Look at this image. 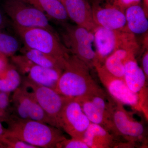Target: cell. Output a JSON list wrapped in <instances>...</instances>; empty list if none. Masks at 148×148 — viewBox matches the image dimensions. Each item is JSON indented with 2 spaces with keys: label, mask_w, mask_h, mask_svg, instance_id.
<instances>
[{
  "label": "cell",
  "mask_w": 148,
  "mask_h": 148,
  "mask_svg": "<svg viewBox=\"0 0 148 148\" xmlns=\"http://www.w3.org/2000/svg\"><path fill=\"white\" fill-rule=\"evenodd\" d=\"M93 17L98 26L109 30H117L126 27L124 12L110 4L104 6L91 5Z\"/></svg>",
  "instance_id": "13"
},
{
  "label": "cell",
  "mask_w": 148,
  "mask_h": 148,
  "mask_svg": "<svg viewBox=\"0 0 148 148\" xmlns=\"http://www.w3.org/2000/svg\"><path fill=\"white\" fill-rule=\"evenodd\" d=\"M61 130L41 122L13 116L5 133L36 148H53L66 138Z\"/></svg>",
  "instance_id": "2"
},
{
  "label": "cell",
  "mask_w": 148,
  "mask_h": 148,
  "mask_svg": "<svg viewBox=\"0 0 148 148\" xmlns=\"http://www.w3.org/2000/svg\"><path fill=\"white\" fill-rule=\"evenodd\" d=\"M14 92V107L16 117L21 119H29L28 112L31 92H29L28 88L24 86L18 88Z\"/></svg>",
  "instance_id": "20"
},
{
  "label": "cell",
  "mask_w": 148,
  "mask_h": 148,
  "mask_svg": "<svg viewBox=\"0 0 148 148\" xmlns=\"http://www.w3.org/2000/svg\"><path fill=\"white\" fill-rule=\"evenodd\" d=\"M23 0H5L3 8L14 24L23 27H39L51 30L47 16Z\"/></svg>",
  "instance_id": "7"
},
{
  "label": "cell",
  "mask_w": 148,
  "mask_h": 148,
  "mask_svg": "<svg viewBox=\"0 0 148 148\" xmlns=\"http://www.w3.org/2000/svg\"><path fill=\"white\" fill-rule=\"evenodd\" d=\"M41 9L56 20L66 21L69 17L65 7L59 0H38Z\"/></svg>",
  "instance_id": "22"
},
{
  "label": "cell",
  "mask_w": 148,
  "mask_h": 148,
  "mask_svg": "<svg viewBox=\"0 0 148 148\" xmlns=\"http://www.w3.org/2000/svg\"><path fill=\"white\" fill-rule=\"evenodd\" d=\"M63 71L34 64L28 72L27 78L37 84L55 90Z\"/></svg>",
  "instance_id": "17"
},
{
  "label": "cell",
  "mask_w": 148,
  "mask_h": 148,
  "mask_svg": "<svg viewBox=\"0 0 148 148\" xmlns=\"http://www.w3.org/2000/svg\"><path fill=\"white\" fill-rule=\"evenodd\" d=\"M90 123L78 100L69 98L61 112L59 128L72 138L82 140Z\"/></svg>",
  "instance_id": "10"
},
{
  "label": "cell",
  "mask_w": 148,
  "mask_h": 148,
  "mask_svg": "<svg viewBox=\"0 0 148 148\" xmlns=\"http://www.w3.org/2000/svg\"><path fill=\"white\" fill-rule=\"evenodd\" d=\"M23 84L27 88L32 89L37 102L51 120L54 126L60 129L61 112L69 98L61 95L54 89L37 84L28 78L24 80Z\"/></svg>",
  "instance_id": "8"
},
{
  "label": "cell",
  "mask_w": 148,
  "mask_h": 148,
  "mask_svg": "<svg viewBox=\"0 0 148 148\" xmlns=\"http://www.w3.org/2000/svg\"><path fill=\"white\" fill-rule=\"evenodd\" d=\"M144 1V5H145V10H146L148 8V0H143Z\"/></svg>",
  "instance_id": "34"
},
{
  "label": "cell",
  "mask_w": 148,
  "mask_h": 148,
  "mask_svg": "<svg viewBox=\"0 0 148 148\" xmlns=\"http://www.w3.org/2000/svg\"><path fill=\"white\" fill-rule=\"evenodd\" d=\"M126 26L134 34H144L148 31V21L145 9L140 5L129 7L125 11Z\"/></svg>",
  "instance_id": "18"
},
{
  "label": "cell",
  "mask_w": 148,
  "mask_h": 148,
  "mask_svg": "<svg viewBox=\"0 0 148 148\" xmlns=\"http://www.w3.org/2000/svg\"><path fill=\"white\" fill-rule=\"evenodd\" d=\"M71 139L65 138L57 144V148H89L82 140L72 138Z\"/></svg>",
  "instance_id": "25"
},
{
  "label": "cell",
  "mask_w": 148,
  "mask_h": 148,
  "mask_svg": "<svg viewBox=\"0 0 148 148\" xmlns=\"http://www.w3.org/2000/svg\"><path fill=\"white\" fill-rule=\"evenodd\" d=\"M59 1H62V0H59Z\"/></svg>",
  "instance_id": "35"
},
{
  "label": "cell",
  "mask_w": 148,
  "mask_h": 148,
  "mask_svg": "<svg viewBox=\"0 0 148 148\" xmlns=\"http://www.w3.org/2000/svg\"><path fill=\"white\" fill-rule=\"evenodd\" d=\"M93 33L97 60L95 66L102 65L107 57L118 49H127L138 51L139 48L135 35L127 26L112 30L98 26Z\"/></svg>",
  "instance_id": "4"
},
{
  "label": "cell",
  "mask_w": 148,
  "mask_h": 148,
  "mask_svg": "<svg viewBox=\"0 0 148 148\" xmlns=\"http://www.w3.org/2000/svg\"><path fill=\"white\" fill-rule=\"evenodd\" d=\"M68 17L77 25L93 33L98 25L93 17L92 7L88 0H62Z\"/></svg>",
  "instance_id": "12"
},
{
  "label": "cell",
  "mask_w": 148,
  "mask_h": 148,
  "mask_svg": "<svg viewBox=\"0 0 148 148\" xmlns=\"http://www.w3.org/2000/svg\"><path fill=\"white\" fill-rule=\"evenodd\" d=\"M137 52V51L127 49H118L107 57L101 66L113 76L123 79L125 62L135 56Z\"/></svg>",
  "instance_id": "16"
},
{
  "label": "cell",
  "mask_w": 148,
  "mask_h": 148,
  "mask_svg": "<svg viewBox=\"0 0 148 148\" xmlns=\"http://www.w3.org/2000/svg\"><path fill=\"white\" fill-rule=\"evenodd\" d=\"M7 147L10 148H36L34 146L19 140L18 138L5 133L0 138Z\"/></svg>",
  "instance_id": "24"
},
{
  "label": "cell",
  "mask_w": 148,
  "mask_h": 148,
  "mask_svg": "<svg viewBox=\"0 0 148 148\" xmlns=\"http://www.w3.org/2000/svg\"><path fill=\"white\" fill-rule=\"evenodd\" d=\"M104 1L105 0H88L91 5L100 4L101 3L104 2ZM107 1L108 2L110 0H107Z\"/></svg>",
  "instance_id": "32"
},
{
  "label": "cell",
  "mask_w": 148,
  "mask_h": 148,
  "mask_svg": "<svg viewBox=\"0 0 148 148\" xmlns=\"http://www.w3.org/2000/svg\"><path fill=\"white\" fill-rule=\"evenodd\" d=\"M76 99L79 102L83 111L90 122L104 127L113 135L116 140H117L112 120L105 115L86 95Z\"/></svg>",
  "instance_id": "15"
},
{
  "label": "cell",
  "mask_w": 148,
  "mask_h": 148,
  "mask_svg": "<svg viewBox=\"0 0 148 148\" xmlns=\"http://www.w3.org/2000/svg\"><path fill=\"white\" fill-rule=\"evenodd\" d=\"M12 59L14 63L23 74L28 73L30 68L34 64L25 55L13 56Z\"/></svg>",
  "instance_id": "26"
},
{
  "label": "cell",
  "mask_w": 148,
  "mask_h": 148,
  "mask_svg": "<svg viewBox=\"0 0 148 148\" xmlns=\"http://www.w3.org/2000/svg\"><path fill=\"white\" fill-rule=\"evenodd\" d=\"M135 57L132 56L125 62L123 79L130 89L138 95L143 114L147 119L148 80L143 69L138 65Z\"/></svg>",
  "instance_id": "11"
},
{
  "label": "cell",
  "mask_w": 148,
  "mask_h": 148,
  "mask_svg": "<svg viewBox=\"0 0 148 148\" xmlns=\"http://www.w3.org/2000/svg\"><path fill=\"white\" fill-rule=\"evenodd\" d=\"M90 69L82 61L71 53L55 90L65 97L78 98L88 95L99 87L90 74Z\"/></svg>",
  "instance_id": "1"
},
{
  "label": "cell",
  "mask_w": 148,
  "mask_h": 148,
  "mask_svg": "<svg viewBox=\"0 0 148 148\" xmlns=\"http://www.w3.org/2000/svg\"><path fill=\"white\" fill-rule=\"evenodd\" d=\"M82 140L89 148L115 147L117 143L113 135L107 130L92 123L85 132Z\"/></svg>",
  "instance_id": "14"
},
{
  "label": "cell",
  "mask_w": 148,
  "mask_h": 148,
  "mask_svg": "<svg viewBox=\"0 0 148 148\" xmlns=\"http://www.w3.org/2000/svg\"><path fill=\"white\" fill-rule=\"evenodd\" d=\"M64 38L71 54L82 61L90 70L95 69L97 60L93 49L94 36L92 32L77 25L69 26L66 27Z\"/></svg>",
  "instance_id": "5"
},
{
  "label": "cell",
  "mask_w": 148,
  "mask_h": 148,
  "mask_svg": "<svg viewBox=\"0 0 148 148\" xmlns=\"http://www.w3.org/2000/svg\"><path fill=\"white\" fill-rule=\"evenodd\" d=\"M141 0H110L108 3L124 12L131 6L140 5Z\"/></svg>",
  "instance_id": "27"
},
{
  "label": "cell",
  "mask_w": 148,
  "mask_h": 148,
  "mask_svg": "<svg viewBox=\"0 0 148 148\" xmlns=\"http://www.w3.org/2000/svg\"><path fill=\"white\" fill-rule=\"evenodd\" d=\"M95 69L111 98L122 105L129 106L135 110L143 113L140 98L130 89L123 79L113 76L100 65L95 66Z\"/></svg>",
  "instance_id": "9"
},
{
  "label": "cell",
  "mask_w": 148,
  "mask_h": 148,
  "mask_svg": "<svg viewBox=\"0 0 148 148\" xmlns=\"http://www.w3.org/2000/svg\"><path fill=\"white\" fill-rule=\"evenodd\" d=\"M112 118L117 139L122 137L132 146L137 143H144L146 135L144 125L134 119L123 105L112 98Z\"/></svg>",
  "instance_id": "6"
},
{
  "label": "cell",
  "mask_w": 148,
  "mask_h": 148,
  "mask_svg": "<svg viewBox=\"0 0 148 148\" xmlns=\"http://www.w3.org/2000/svg\"><path fill=\"white\" fill-rule=\"evenodd\" d=\"M9 92H0V110L3 111L7 108L9 104Z\"/></svg>",
  "instance_id": "28"
},
{
  "label": "cell",
  "mask_w": 148,
  "mask_h": 148,
  "mask_svg": "<svg viewBox=\"0 0 148 148\" xmlns=\"http://www.w3.org/2000/svg\"><path fill=\"white\" fill-rule=\"evenodd\" d=\"M142 66L143 72L145 74L146 78L148 80V51H146L143 56L142 58Z\"/></svg>",
  "instance_id": "29"
},
{
  "label": "cell",
  "mask_w": 148,
  "mask_h": 148,
  "mask_svg": "<svg viewBox=\"0 0 148 148\" xmlns=\"http://www.w3.org/2000/svg\"><path fill=\"white\" fill-rule=\"evenodd\" d=\"M23 51L24 55L35 64L45 68L64 70L66 61H60L52 56L27 47Z\"/></svg>",
  "instance_id": "19"
},
{
  "label": "cell",
  "mask_w": 148,
  "mask_h": 148,
  "mask_svg": "<svg viewBox=\"0 0 148 148\" xmlns=\"http://www.w3.org/2000/svg\"><path fill=\"white\" fill-rule=\"evenodd\" d=\"M7 21L2 13L0 11V30L3 29L6 26Z\"/></svg>",
  "instance_id": "30"
},
{
  "label": "cell",
  "mask_w": 148,
  "mask_h": 148,
  "mask_svg": "<svg viewBox=\"0 0 148 148\" xmlns=\"http://www.w3.org/2000/svg\"><path fill=\"white\" fill-rule=\"evenodd\" d=\"M23 1L28 3L32 5L36 8L40 10V7L38 0H23Z\"/></svg>",
  "instance_id": "31"
},
{
  "label": "cell",
  "mask_w": 148,
  "mask_h": 148,
  "mask_svg": "<svg viewBox=\"0 0 148 148\" xmlns=\"http://www.w3.org/2000/svg\"><path fill=\"white\" fill-rule=\"evenodd\" d=\"M4 133V130L3 129L2 125L1 123V122H0V138Z\"/></svg>",
  "instance_id": "33"
},
{
  "label": "cell",
  "mask_w": 148,
  "mask_h": 148,
  "mask_svg": "<svg viewBox=\"0 0 148 148\" xmlns=\"http://www.w3.org/2000/svg\"><path fill=\"white\" fill-rule=\"evenodd\" d=\"M19 49V43L15 38L0 32V53L6 56H11Z\"/></svg>",
  "instance_id": "23"
},
{
  "label": "cell",
  "mask_w": 148,
  "mask_h": 148,
  "mask_svg": "<svg viewBox=\"0 0 148 148\" xmlns=\"http://www.w3.org/2000/svg\"><path fill=\"white\" fill-rule=\"evenodd\" d=\"M14 24L26 47L52 56L65 62L71 53L52 31L39 27H23Z\"/></svg>",
  "instance_id": "3"
},
{
  "label": "cell",
  "mask_w": 148,
  "mask_h": 148,
  "mask_svg": "<svg viewBox=\"0 0 148 148\" xmlns=\"http://www.w3.org/2000/svg\"><path fill=\"white\" fill-rule=\"evenodd\" d=\"M21 78L14 66L8 65L0 72V90L9 92L14 91L19 87Z\"/></svg>",
  "instance_id": "21"
}]
</instances>
